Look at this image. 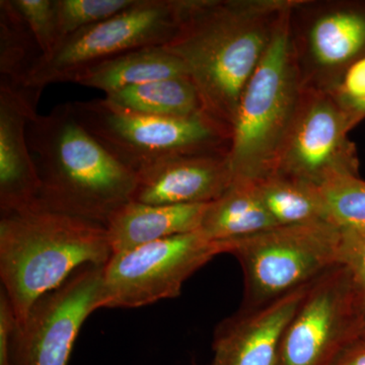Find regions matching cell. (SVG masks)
<instances>
[{
    "mask_svg": "<svg viewBox=\"0 0 365 365\" xmlns=\"http://www.w3.org/2000/svg\"><path fill=\"white\" fill-rule=\"evenodd\" d=\"M40 88L0 79V215L32 209L40 180L26 125L37 113Z\"/></svg>",
    "mask_w": 365,
    "mask_h": 365,
    "instance_id": "cell-13",
    "label": "cell"
},
{
    "mask_svg": "<svg viewBox=\"0 0 365 365\" xmlns=\"http://www.w3.org/2000/svg\"><path fill=\"white\" fill-rule=\"evenodd\" d=\"M135 2L136 0H55L59 44L68 36L112 18Z\"/></svg>",
    "mask_w": 365,
    "mask_h": 365,
    "instance_id": "cell-23",
    "label": "cell"
},
{
    "mask_svg": "<svg viewBox=\"0 0 365 365\" xmlns=\"http://www.w3.org/2000/svg\"><path fill=\"white\" fill-rule=\"evenodd\" d=\"M289 32L302 85L333 91L365 56V0H294Z\"/></svg>",
    "mask_w": 365,
    "mask_h": 365,
    "instance_id": "cell-11",
    "label": "cell"
},
{
    "mask_svg": "<svg viewBox=\"0 0 365 365\" xmlns=\"http://www.w3.org/2000/svg\"><path fill=\"white\" fill-rule=\"evenodd\" d=\"M137 176L133 201L150 205L211 203L234 182L228 153L172 158Z\"/></svg>",
    "mask_w": 365,
    "mask_h": 365,
    "instance_id": "cell-15",
    "label": "cell"
},
{
    "mask_svg": "<svg viewBox=\"0 0 365 365\" xmlns=\"http://www.w3.org/2000/svg\"><path fill=\"white\" fill-rule=\"evenodd\" d=\"M332 93L349 117L353 128L365 119V56L346 71Z\"/></svg>",
    "mask_w": 365,
    "mask_h": 365,
    "instance_id": "cell-25",
    "label": "cell"
},
{
    "mask_svg": "<svg viewBox=\"0 0 365 365\" xmlns=\"http://www.w3.org/2000/svg\"><path fill=\"white\" fill-rule=\"evenodd\" d=\"M47 56L59 44L55 0H13ZM43 56V57H44Z\"/></svg>",
    "mask_w": 365,
    "mask_h": 365,
    "instance_id": "cell-24",
    "label": "cell"
},
{
    "mask_svg": "<svg viewBox=\"0 0 365 365\" xmlns=\"http://www.w3.org/2000/svg\"><path fill=\"white\" fill-rule=\"evenodd\" d=\"M349 117L332 91L302 85L273 172L321 188L337 178L359 176Z\"/></svg>",
    "mask_w": 365,
    "mask_h": 365,
    "instance_id": "cell-10",
    "label": "cell"
},
{
    "mask_svg": "<svg viewBox=\"0 0 365 365\" xmlns=\"http://www.w3.org/2000/svg\"><path fill=\"white\" fill-rule=\"evenodd\" d=\"M43 56L44 53L13 0H1L0 79L25 86Z\"/></svg>",
    "mask_w": 365,
    "mask_h": 365,
    "instance_id": "cell-21",
    "label": "cell"
},
{
    "mask_svg": "<svg viewBox=\"0 0 365 365\" xmlns=\"http://www.w3.org/2000/svg\"><path fill=\"white\" fill-rule=\"evenodd\" d=\"M276 227L254 182L235 181L220 198L208 204L199 232L209 241L227 242Z\"/></svg>",
    "mask_w": 365,
    "mask_h": 365,
    "instance_id": "cell-18",
    "label": "cell"
},
{
    "mask_svg": "<svg viewBox=\"0 0 365 365\" xmlns=\"http://www.w3.org/2000/svg\"><path fill=\"white\" fill-rule=\"evenodd\" d=\"M309 287L258 309H240L220 322L207 365H279L281 341Z\"/></svg>",
    "mask_w": 365,
    "mask_h": 365,
    "instance_id": "cell-14",
    "label": "cell"
},
{
    "mask_svg": "<svg viewBox=\"0 0 365 365\" xmlns=\"http://www.w3.org/2000/svg\"><path fill=\"white\" fill-rule=\"evenodd\" d=\"M365 294L349 269L337 265L307 287L288 324L279 365H331L364 331Z\"/></svg>",
    "mask_w": 365,
    "mask_h": 365,
    "instance_id": "cell-9",
    "label": "cell"
},
{
    "mask_svg": "<svg viewBox=\"0 0 365 365\" xmlns=\"http://www.w3.org/2000/svg\"><path fill=\"white\" fill-rule=\"evenodd\" d=\"M253 182L277 227L328 222L323 198L317 187L276 172Z\"/></svg>",
    "mask_w": 365,
    "mask_h": 365,
    "instance_id": "cell-19",
    "label": "cell"
},
{
    "mask_svg": "<svg viewBox=\"0 0 365 365\" xmlns=\"http://www.w3.org/2000/svg\"><path fill=\"white\" fill-rule=\"evenodd\" d=\"M103 269H78L34 304L14 330L11 365H68L81 327L101 309Z\"/></svg>",
    "mask_w": 365,
    "mask_h": 365,
    "instance_id": "cell-12",
    "label": "cell"
},
{
    "mask_svg": "<svg viewBox=\"0 0 365 365\" xmlns=\"http://www.w3.org/2000/svg\"><path fill=\"white\" fill-rule=\"evenodd\" d=\"M106 98L125 109L153 116L185 118L205 114L198 91L188 76L132 86Z\"/></svg>",
    "mask_w": 365,
    "mask_h": 365,
    "instance_id": "cell-20",
    "label": "cell"
},
{
    "mask_svg": "<svg viewBox=\"0 0 365 365\" xmlns=\"http://www.w3.org/2000/svg\"><path fill=\"white\" fill-rule=\"evenodd\" d=\"M294 0H188L163 46L193 81L203 111L232 133L245 88Z\"/></svg>",
    "mask_w": 365,
    "mask_h": 365,
    "instance_id": "cell-1",
    "label": "cell"
},
{
    "mask_svg": "<svg viewBox=\"0 0 365 365\" xmlns=\"http://www.w3.org/2000/svg\"><path fill=\"white\" fill-rule=\"evenodd\" d=\"M188 76L181 60L163 47H148L93 64L73 83L103 91L106 96L174 76Z\"/></svg>",
    "mask_w": 365,
    "mask_h": 365,
    "instance_id": "cell-17",
    "label": "cell"
},
{
    "mask_svg": "<svg viewBox=\"0 0 365 365\" xmlns=\"http://www.w3.org/2000/svg\"><path fill=\"white\" fill-rule=\"evenodd\" d=\"M361 335H365V311H364V331H362Z\"/></svg>",
    "mask_w": 365,
    "mask_h": 365,
    "instance_id": "cell-29",
    "label": "cell"
},
{
    "mask_svg": "<svg viewBox=\"0 0 365 365\" xmlns=\"http://www.w3.org/2000/svg\"><path fill=\"white\" fill-rule=\"evenodd\" d=\"M319 189L327 222L342 232H365V180L341 177Z\"/></svg>",
    "mask_w": 365,
    "mask_h": 365,
    "instance_id": "cell-22",
    "label": "cell"
},
{
    "mask_svg": "<svg viewBox=\"0 0 365 365\" xmlns=\"http://www.w3.org/2000/svg\"><path fill=\"white\" fill-rule=\"evenodd\" d=\"M71 106L83 128L136 175L185 155H230L232 133L206 114L153 116L125 109L106 98Z\"/></svg>",
    "mask_w": 365,
    "mask_h": 365,
    "instance_id": "cell-5",
    "label": "cell"
},
{
    "mask_svg": "<svg viewBox=\"0 0 365 365\" xmlns=\"http://www.w3.org/2000/svg\"><path fill=\"white\" fill-rule=\"evenodd\" d=\"M208 204L150 205L133 200L125 204L106 225L113 255L197 232Z\"/></svg>",
    "mask_w": 365,
    "mask_h": 365,
    "instance_id": "cell-16",
    "label": "cell"
},
{
    "mask_svg": "<svg viewBox=\"0 0 365 365\" xmlns=\"http://www.w3.org/2000/svg\"><path fill=\"white\" fill-rule=\"evenodd\" d=\"M16 321L11 302L0 289V365H11V342Z\"/></svg>",
    "mask_w": 365,
    "mask_h": 365,
    "instance_id": "cell-27",
    "label": "cell"
},
{
    "mask_svg": "<svg viewBox=\"0 0 365 365\" xmlns=\"http://www.w3.org/2000/svg\"><path fill=\"white\" fill-rule=\"evenodd\" d=\"M220 254L222 242L197 230L113 255L103 269L101 309H136L176 299L184 283Z\"/></svg>",
    "mask_w": 365,
    "mask_h": 365,
    "instance_id": "cell-8",
    "label": "cell"
},
{
    "mask_svg": "<svg viewBox=\"0 0 365 365\" xmlns=\"http://www.w3.org/2000/svg\"><path fill=\"white\" fill-rule=\"evenodd\" d=\"M343 235L328 222L276 227L260 234L222 242L244 272L240 309L266 306L311 284L341 265Z\"/></svg>",
    "mask_w": 365,
    "mask_h": 365,
    "instance_id": "cell-6",
    "label": "cell"
},
{
    "mask_svg": "<svg viewBox=\"0 0 365 365\" xmlns=\"http://www.w3.org/2000/svg\"><path fill=\"white\" fill-rule=\"evenodd\" d=\"M331 365H365V335L346 346Z\"/></svg>",
    "mask_w": 365,
    "mask_h": 365,
    "instance_id": "cell-28",
    "label": "cell"
},
{
    "mask_svg": "<svg viewBox=\"0 0 365 365\" xmlns=\"http://www.w3.org/2000/svg\"><path fill=\"white\" fill-rule=\"evenodd\" d=\"M26 139L40 180L32 209L106 227L133 200L138 176L83 128L71 103L36 114L26 125Z\"/></svg>",
    "mask_w": 365,
    "mask_h": 365,
    "instance_id": "cell-2",
    "label": "cell"
},
{
    "mask_svg": "<svg viewBox=\"0 0 365 365\" xmlns=\"http://www.w3.org/2000/svg\"><path fill=\"white\" fill-rule=\"evenodd\" d=\"M341 265L349 269L365 294V232H342Z\"/></svg>",
    "mask_w": 365,
    "mask_h": 365,
    "instance_id": "cell-26",
    "label": "cell"
},
{
    "mask_svg": "<svg viewBox=\"0 0 365 365\" xmlns=\"http://www.w3.org/2000/svg\"><path fill=\"white\" fill-rule=\"evenodd\" d=\"M290 7L240 101L228 155L234 182L273 172L299 103L302 81L290 40Z\"/></svg>",
    "mask_w": 365,
    "mask_h": 365,
    "instance_id": "cell-4",
    "label": "cell"
},
{
    "mask_svg": "<svg viewBox=\"0 0 365 365\" xmlns=\"http://www.w3.org/2000/svg\"><path fill=\"white\" fill-rule=\"evenodd\" d=\"M188 0H136L107 20L68 36L42 57L26 86L44 90L56 83H73L93 64L148 47H163L175 37Z\"/></svg>",
    "mask_w": 365,
    "mask_h": 365,
    "instance_id": "cell-7",
    "label": "cell"
},
{
    "mask_svg": "<svg viewBox=\"0 0 365 365\" xmlns=\"http://www.w3.org/2000/svg\"><path fill=\"white\" fill-rule=\"evenodd\" d=\"M113 256L107 228L50 211L0 215V278L21 325L34 304L81 267H104Z\"/></svg>",
    "mask_w": 365,
    "mask_h": 365,
    "instance_id": "cell-3",
    "label": "cell"
}]
</instances>
